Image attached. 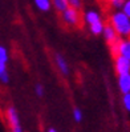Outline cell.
Wrapping results in <instances>:
<instances>
[{
  "instance_id": "7c38bea8",
  "label": "cell",
  "mask_w": 130,
  "mask_h": 132,
  "mask_svg": "<svg viewBox=\"0 0 130 132\" xmlns=\"http://www.w3.org/2000/svg\"><path fill=\"white\" fill-rule=\"evenodd\" d=\"M0 81L4 84L9 83V73L7 69V63L2 59H0Z\"/></svg>"
},
{
  "instance_id": "5b68a950",
  "label": "cell",
  "mask_w": 130,
  "mask_h": 132,
  "mask_svg": "<svg viewBox=\"0 0 130 132\" xmlns=\"http://www.w3.org/2000/svg\"><path fill=\"white\" fill-rule=\"evenodd\" d=\"M55 63L58 68V71L63 73L64 76H68L71 72V68H69V64H68V61L66 59L61 55V53H56L55 55Z\"/></svg>"
},
{
  "instance_id": "9c48e42d",
  "label": "cell",
  "mask_w": 130,
  "mask_h": 132,
  "mask_svg": "<svg viewBox=\"0 0 130 132\" xmlns=\"http://www.w3.org/2000/svg\"><path fill=\"white\" fill-rule=\"evenodd\" d=\"M82 19H84V21H85L88 26L93 24V23H96V21H100V20H102L101 15H100V12L96 11V10H89V11H86L85 13L82 15Z\"/></svg>"
},
{
  "instance_id": "e0dca14e",
  "label": "cell",
  "mask_w": 130,
  "mask_h": 132,
  "mask_svg": "<svg viewBox=\"0 0 130 132\" xmlns=\"http://www.w3.org/2000/svg\"><path fill=\"white\" fill-rule=\"evenodd\" d=\"M35 94H36L37 97H43V96H44V94H45V88H44V85H43V84L37 83V84L35 85Z\"/></svg>"
},
{
  "instance_id": "603a6c76",
  "label": "cell",
  "mask_w": 130,
  "mask_h": 132,
  "mask_svg": "<svg viewBox=\"0 0 130 132\" xmlns=\"http://www.w3.org/2000/svg\"><path fill=\"white\" fill-rule=\"evenodd\" d=\"M105 2H108V3H112V2H113V0H105Z\"/></svg>"
},
{
  "instance_id": "5bb4252c",
  "label": "cell",
  "mask_w": 130,
  "mask_h": 132,
  "mask_svg": "<svg viewBox=\"0 0 130 132\" xmlns=\"http://www.w3.org/2000/svg\"><path fill=\"white\" fill-rule=\"evenodd\" d=\"M72 115H73V120H74L76 123H81L82 119H84V113H82V111L80 110V108H77V107L73 108Z\"/></svg>"
},
{
  "instance_id": "30bf717a",
  "label": "cell",
  "mask_w": 130,
  "mask_h": 132,
  "mask_svg": "<svg viewBox=\"0 0 130 132\" xmlns=\"http://www.w3.org/2000/svg\"><path fill=\"white\" fill-rule=\"evenodd\" d=\"M33 4L41 12H48L52 8V0H33Z\"/></svg>"
},
{
  "instance_id": "7402d4cb",
  "label": "cell",
  "mask_w": 130,
  "mask_h": 132,
  "mask_svg": "<svg viewBox=\"0 0 130 132\" xmlns=\"http://www.w3.org/2000/svg\"><path fill=\"white\" fill-rule=\"evenodd\" d=\"M48 132H58V131H57L56 128H49V129H48Z\"/></svg>"
},
{
  "instance_id": "3957f363",
  "label": "cell",
  "mask_w": 130,
  "mask_h": 132,
  "mask_svg": "<svg viewBox=\"0 0 130 132\" xmlns=\"http://www.w3.org/2000/svg\"><path fill=\"white\" fill-rule=\"evenodd\" d=\"M61 16H63V21L68 26L76 27L80 24L81 21V15L80 11L77 8H73V7H68L66 10H64L61 12Z\"/></svg>"
},
{
  "instance_id": "52a82bcc",
  "label": "cell",
  "mask_w": 130,
  "mask_h": 132,
  "mask_svg": "<svg viewBox=\"0 0 130 132\" xmlns=\"http://www.w3.org/2000/svg\"><path fill=\"white\" fill-rule=\"evenodd\" d=\"M118 55L130 59V37H122L118 42Z\"/></svg>"
},
{
  "instance_id": "2e32d148",
  "label": "cell",
  "mask_w": 130,
  "mask_h": 132,
  "mask_svg": "<svg viewBox=\"0 0 130 132\" xmlns=\"http://www.w3.org/2000/svg\"><path fill=\"white\" fill-rule=\"evenodd\" d=\"M124 96H122V104H124L125 110L130 112V92H127V94H122Z\"/></svg>"
},
{
  "instance_id": "ba28073f",
  "label": "cell",
  "mask_w": 130,
  "mask_h": 132,
  "mask_svg": "<svg viewBox=\"0 0 130 132\" xmlns=\"http://www.w3.org/2000/svg\"><path fill=\"white\" fill-rule=\"evenodd\" d=\"M102 36L106 42H108V44L113 43V42H116L119 39V36L117 35V32L114 31V28L110 26V24H105L104 27V31H102Z\"/></svg>"
},
{
  "instance_id": "4fadbf2b",
  "label": "cell",
  "mask_w": 130,
  "mask_h": 132,
  "mask_svg": "<svg viewBox=\"0 0 130 132\" xmlns=\"http://www.w3.org/2000/svg\"><path fill=\"white\" fill-rule=\"evenodd\" d=\"M52 5L55 7V10L58 12H63L64 10H66L69 7L68 0H52Z\"/></svg>"
},
{
  "instance_id": "d6986e66",
  "label": "cell",
  "mask_w": 130,
  "mask_h": 132,
  "mask_svg": "<svg viewBox=\"0 0 130 132\" xmlns=\"http://www.w3.org/2000/svg\"><path fill=\"white\" fill-rule=\"evenodd\" d=\"M118 42H119V39L109 44V47H110V52H112V55H113V56H117V55H118Z\"/></svg>"
},
{
  "instance_id": "8fae6325",
  "label": "cell",
  "mask_w": 130,
  "mask_h": 132,
  "mask_svg": "<svg viewBox=\"0 0 130 132\" xmlns=\"http://www.w3.org/2000/svg\"><path fill=\"white\" fill-rule=\"evenodd\" d=\"M88 27H89V31H90L92 35L98 36V35H102L105 23H104L102 20H100V21H96V23H93V24H90V26H88Z\"/></svg>"
},
{
  "instance_id": "ffe728a7",
  "label": "cell",
  "mask_w": 130,
  "mask_h": 132,
  "mask_svg": "<svg viewBox=\"0 0 130 132\" xmlns=\"http://www.w3.org/2000/svg\"><path fill=\"white\" fill-rule=\"evenodd\" d=\"M68 3H69V7H73V8H77V10H80L82 5L81 0H68Z\"/></svg>"
},
{
  "instance_id": "8992f818",
  "label": "cell",
  "mask_w": 130,
  "mask_h": 132,
  "mask_svg": "<svg viewBox=\"0 0 130 132\" xmlns=\"http://www.w3.org/2000/svg\"><path fill=\"white\" fill-rule=\"evenodd\" d=\"M117 84L118 88L122 94H127L130 92V73H122L117 77Z\"/></svg>"
},
{
  "instance_id": "6da1fadb",
  "label": "cell",
  "mask_w": 130,
  "mask_h": 132,
  "mask_svg": "<svg viewBox=\"0 0 130 132\" xmlns=\"http://www.w3.org/2000/svg\"><path fill=\"white\" fill-rule=\"evenodd\" d=\"M109 24L114 28L119 37H130V18L119 11H116L110 15Z\"/></svg>"
},
{
  "instance_id": "44dd1931",
  "label": "cell",
  "mask_w": 130,
  "mask_h": 132,
  "mask_svg": "<svg viewBox=\"0 0 130 132\" xmlns=\"http://www.w3.org/2000/svg\"><path fill=\"white\" fill-rule=\"evenodd\" d=\"M124 2L125 0H113V2L110 3L114 8H117V10H121V7H122V4H124Z\"/></svg>"
},
{
  "instance_id": "ac0fdd59",
  "label": "cell",
  "mask_w": 130,
  "mask_h": 132,
  "mask_svg": "<svg viewBox=\"0 0 130 132\" xmlns=\"http://www.w3.org/2000/svg\"><path fill=\"white\" fill-rule=\"evenodd\" d=\"M121 11L124 12L126 16L130 18V0H125L124 4H122V7H121Z\"/></svg>"
},
{
  "instance_id": "7a4b0ae2",
  "label": "cell",
  "mask_w": 130,
  "mask_h": 132,
  "mask_svg": "<svg viewBox=\"0 0 130 132\" xmlns=\"http://www.w3.org/2000/svg\"><path fill=\"white\" fill-rule=\"evenodd\" d=\"M5 115H7V120H8L11 132H24L23 126H21V121H20V116H19V112H17L16 108L8 107Z\"/></svg>"
},
{
  "instance_id": "277c9868",
  "label": "cell",
  "mask_w": 130,
  "mask_h": 132,
  "mask_svg": "<svg viewBox=\"0 0 130 132\" xmlns=\"http://www.w3.org/2000/svg\"><path fill=\"white\" fill-rule=\"evenodd\" d=\"M114 69L117 75L130 73V59H126L121 55L114 56Z\"/></svg>"
},
{
  "instance_id": "9a60e30c",
  "label": "cell",
  "mask_w": 130,
  "mask_h": 132,
  "mask_svg": "<svg viewBox=\"0 0 130 132\" xmlns=\"http://www.w3.org/2000/svg\"><path fill=\"white\" fill-rule=\"evenodd\" d=\"M0 59L4 60L5 63H8V60H9V52L7 50V47H4L2 44H0Z\"/></svg>"
}]
</instances>
